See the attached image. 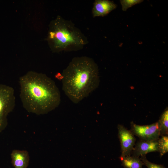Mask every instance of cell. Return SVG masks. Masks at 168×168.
I'll return each mask as SVG.
<instances>
[{"mask_svg": "<svg viewBox=\"0 0 168 168\" xmlns=\"http://www.w3.org/2000/svg\"><path fill=\"white\" fill-rule=\"evenodd\" d=\"M19 83L20 99L28 112L44 114L60 104V91L54 81L46 74L29 71L19 78Z\"/></svg>", "mask_w": 168, "mask_h": 168, "instance_id": "obj_1", "label": "cell"}, {"mask_svg": "<svg viewBox=\"0 0 168 168\" xmlns=\"http://www.w3.org/2000/svg\"><path fill=\"white\" fill-rule=\"evenodd\" d=\"M61 76L62 90L75 104L87 97L99 84L98 66L92 58L86 56L73 58Z\"/></svg>", "mask_w": 168, "mask_h": 168, "instance_id": "obj_2", "label": "cell"}, {"mask_svg": "<svg viewBox=\"0 0 168 168\" xmlns=\"http://www.w3.org/2000/svg\"><path fill=\"white\" fill-rule=\"evenodd\" d=\"M48 40L56 52L77 51L88 43L86 37L74 23L60 16L51 23Z\"/></svg>", "mask_w": 168, "mask_h": 168, "instance_id": "obj_3", "label": "cell"}, {"mask_svg": "<svg viewBox=\"0 0 168 168\" xmlns=\"http://www.w3.org/2000/svg\"><path fill=\"white\" fill-rule=\"evenodd\" d=\"M15 97L13 87L0 84V133L7 127V117L14 108Z\"/></svg>", "mask_w": 168, "mask_h": 168, "instance_id": "obj_4", "label": "cell"}, {"mask_svg": "<svg viewBox=\"0 0 168 168\" xmlns=\"http://www.w3.org/2000/svg\"><path fill=\"white\" fill-rule=\"evenodd\" d=\"M130 131L139 140L145 141L158 140L161 136L160 127L158 121L145 125H137L133 121L130 123Z\"/></svg>", "mask_w": 168, "mask_h": 168, "instance_id": "obj_5", "label": "cell"}, {"mask_svg": "<svg viewBox=\"0 0 168 168\" xmlns=\"http://www.w3.org/2000/svg\"><path fill=\"white\" fill-rule=\"evenodd\" d=\"M121 154L120 157L131 155L134 148L136 138L130 131L124 126L119 124L117 126Z\"/></svg>", "mask_w": 168, "mask_h": 168, "instance_id": "obj_6", "label": "cell"}, {"mask_svg": "<svg viewBox=\"0 0 168 168\" xmlns=\"http://www.w3.org/2000/svg\"><path fill=\"white\" fill-rule=\"evenodd\" d=\"M158 140L151 141L139 140L135 144L131 154H132L133 156L139 157L146 155L149 152H158Z\"/></svg>", "mask_w": 168, "mask_h": 168, "instance_id": "obj_7", "label": "cell"}, {"mask_svg": "<svg viewBox=\"0 0 168 168\" xmlns=\"http://www.w3.org/2000/svg\"><path fill=\"white\" fill-rule=\"evenodd\" d=\"M117 7L113 1L108 0H96L95 1L92 9L93 17L104 16Z\"/></svg>", "mask_w": 168, "mask_h": 168, "instance_id": "obj_8", "label": "cell"}, {"mask_svg": "<svg viewBox=\"0 0 168 168\" xmlns=\"http://www.w3.org/2000/svg\"><path fill=\"white\" fill-rule=\"evenodd\" d=\"M11 163L14 168H27L30 161L29 153L26 150L14 149L11 154Z\"/></svg>", "mask_w": 168, "mask_h": 168, "instance_id": "obj_9", "label": "cell"}, {"mask_svg": "<svg viewBox=\"0 0 168 168\" xmlns=\"http://www.w3.org/2000/svg\"><path fill=\"white\" fill-rule=\"evenodd\" d=\"M122 165L125 168H142L143 164L139 157L131 155L119 157Z\"/></svg>", "mask_w": 168, "mask_h": 168, "instance_id": "obj_10", "label": "cell"}, {"mask_svg": "<svg viewBox=\"0 0 168 168\" xmlns=\"http://www.w3.org/2000/svg\"><path fill=\"white\" fill-rule=\"evenodd\" d=\"M160 127L161 136L168 135V110L166 109L161 115L158 121Z\"/></svg>", "mask_w": 168, "mask_h": 168, "instance_id": "obj_11", "label": "cell"}, {"mask_svg": "<svg viewBox=\"0 0 168 168\" xmlns=\"http://www.w3.org/2000/svg\"><path fill=\"white\" fill-rule=\"evenodd\" d=\"M158 152L160 157L168 152V136H162L158 140Z\"/></svg>", "mask_w": 168, "mask_h": 168, "instance_id": "obj_12", "label": "cell"}, {"mask_svg": "<svg viewBox=\"0 0 168 168\" xmlns=\"http://www.w3.org/2000/svg\"><path fill=\"white\" fill-rule=\"evenodd\" d=\"M120 3L122 6V9L125 11L129 8L132 6L140 3L142 2V0H120Z\"/></svg>", "mask_w": 168, "mask_h": 168, "instance_id": "obj_13", "label": "cell"}, {"mask_svg": "<svg viewBox=\"0 0 168 168\" xmlns=\"http://www.w3.org/2000/svg\"><path fill=\"white\" fill-rule=\"evenodd\" d=\"M140 158L143 165L146 166L147 168H166L163 165L156 164L149 161L147 159L146 155L141 156Z\"/></svg>", "mask_w": 168, "mask_h": 168, "instance_id": "obj_14", "label": "cell"}]
</instances>
